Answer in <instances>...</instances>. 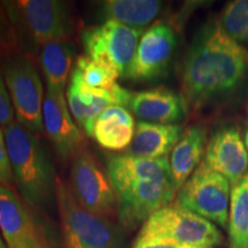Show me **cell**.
Wrapping results in <instances>:
<instances>
[{
    "instance_id": "31",
    "label": "cell",
    "mask_w": 248,
    "mask_h": 248,
    "mask_svg": "<svg viewBox=\"0 0 248 248\" xmlns=\"http://www.w3.org/2000/svg\"><path fill=\"white\" fill-rule=\"evenodd\" d=\"M36 248H48L47 246H42V247H36Z\"/></svg>"
},
{
    "instance_id": "20",
    "label": "cell",
    "mask_w": 248,
    "mask_h": 248,
    "mask_svg": "<svg viewBox=\"0 0 248 248\" xmlns=\"http://www.w3.org/2000/svg\"><path fill=\"white\" fill-rule=\"evenodd\" d=\"M162 7V2L156 0H107L101 2L100 14L105 21L144 30L159 16Z\"/></svg>"
},
{
    "instance_id": "2",
    "label": "cell",
    "mask_w": 248,
    "mask_h": 248,
    "mask_svg": "<svg viewBox=\"0 0 248 248\" xmlns=\"http://www.w3.org/2000/svg\"><path fill=\"white\" fill-rule=\"evenodd\" d=\"M107 175L117 199L121 225L132 230L155 212L171 203L176 195L169 157L141 159L126 153L113 155Z\"/></svg>"
},
{
    "instance_id": "19",
    "label": "cell",
    "mask_w": 248,
    "mask_h": 248,
    "mask_svg": "<svg viewBox=\"0 0 248 248\" xmlns=\"http://www.w3.org/2000/svg\"><path fill=\"white\" fill-rule=\"evenodd\" d=\"M206 146L207 133L201 125L190 126L183 132L169 159L172 182L177 191L200 166Z\"/></svg>"
},
{
    "instance_id": "12",
    "label": "cell",
    "mask_w": 248,
    "mask_h": 248,
    "mask_svg": "<svg viewBox=\"0 0 248 248\" xmlns=\"http://www.w3.org/2000/svg\"><path fill=\"white\" fill-rule=\"evenodd\" d=\"M43 125L60 159L67 160L75 156L82 150L84 137L71 116L62 92L46 90L43 105Z\"/></svg>"
},
{
    "instance_id": "29",
    "label": "cell",
    "mask_w": 248,
    "mask_h": 248,
    "mask_svg": "<svg viewBox=\"0 0 248 248\" xmlns=\"http://www.w3.org/2000/svg\"><path fill=\"white\" fill-rule=\"evenodd\" d=\"M0 248H8L7 245H6V241L4 239V237H2L1 231H0Z\"/></svg>"
},
{
    "instance_id": "27",
    "label": "cell",
    "mask_w": 248,
    "mask_h": 248,
    "mask_svg": "<svg viewBox=\"0 0 248 248\" xmlns=\"http://www.w3.org/2000/svg\"><path fill=\"white\" fill-rule=\"evenodd\" d=\"M0 184L7 186L9 188H13V186L15 185L4 131H2L1 128H0Z\"/></svg>"
},
{
    "instance_id": "22",
    "label": "cell",
    "mask_w": 248,
    "mask_h": 248,
    "mask_svg": "<svg viewBox=\"0 0 248 248\" xmlns=\"http://www.w3.org/2000/svg\"><path fill=\"white\" fill-rule=\"evenodd\" d=\"M229 235L233 248H248V171L231 188Z\"/></svg>"
},
{
    "instance_id": "21",
    "label": "cell",
    "mask_w": 248,
    "mask_h": 248,
    "mask_svg": "<svg viewBox=\"0 0 248 248\" xmlns=\"http://www.w3.org/2000/svg\"><path fill=\"white\" fill-rule=\"evenodd\" d=\"M74 57L75 48L68 40H57L40 47V66L49 91L63 93L67 89Z\"/></svg>"
},
{
    "instance_id": "1",
    "label": "cell",
    "mask_w": 248,
    "mask_h": 248,
    "mask_svg": "<svg viewBox=\"0 0 248 248\" xmlns=\"http://www.w3.org/2000/svg\"><path fill=\"white\" fill-rule=\"evenodd\" d=\"M248 75V51L231 38L221 23L200 31L186 55L182 92L186 106L200 108L232 91Z\"/></svg>"
},
{
    "instance_id": "10",
    "label": "cell",
    "mask_w": 248,
    "mask_h": 248,
    "mask_svg": "<svg viewBox=\"0 0 248 248\" xmlns=\"http://www.w3.org/2000/svg\"><path fill=\"white\" fill-rule=\"evenodd\" d=\"M70 190L83 208L99 216H117V199L113 186L94 157L80 151L74 156L70 170Z\"/></svg>"
},
{
    "instance_id": "7",
    "label": "cell",
    "mask_w": 248,
    "mask_h": 248,
    "mask_svg": "<svg viewBox=\"0 0 248 248\" xmlns=\"http://www.w3.org/2000/svg\"><path fill=\"white\" fill-rule=\"evenodd\" d=\"M137 238L167 239L186 246L207 248L217 246L223 240L221 231L214 223L177 202L170 203L150 216Z\"/></svg>"
},
{
    "instance_id": "17",
    "label": "cell",
    "mask_w": 248,
    "mask_h": 248,
    "mask_svg": "<svg viewBox=\"0 0 248 248\" xmlns=\"http://www.w3.org/2000/svg\"><path fill=\"white\" fill-rule=\"evenodd\" d=\"M135 129V120L128 108L110 106L95 117L85 135L104 150L122 152L131 145Z\"/></svg>"
},
{
    "instance_id": "3",
    "label": "cell",
    "mask_w": 248,
    "mask_h": 248,
    "mask_svg": "<svg viewBox=\"0 0 248 248\" xmlns=\"http://www.w3.org/2000/svg\"><path fill=\"white\" fill-rule=\"evenodd\" d=\"M14 184L30 206H43L57 192L53 163L36 133L14 122L2 129Z\"/></svg>"
},
{
    "instance_id": "11",
    "label": "cell",
    "mask_w": 248,
    "mask_h": 248,
    "mask_svg": "<svg viewBox=\"0 0 248 248\" xmlns=\"http://www.w3.org/2000/svg\"><path fill=\"white\" fill-rule=\"evenodd\" d=\"M175 31L169 24L156 23L144 31L136 51L135 58L123 78L133 82H150L166 73L175 52Z\"/></svg>"
},
{
    "instance_id": "14",
    "label": "cell",
    "mask_w": 248,
    "mask_h": 248,
    "mask_svg": "<svg viewBox=\"0 0 248 248\" xmlns=\"http://www.w3.org/2000/svg\"><path fill=\"white\" fill-rule=\"evenodd\" d=\"M202 162L232 186L238 184L248 169V152L239 130L224 128L214 133L207 142Z\"/></svg>"
},
{
    "instance_id": "32",
    "label": "cell",
    "mask_w": 248,
    "mask_h": 248,
    "mask_svg": "<svg viewBox=\"0 0 248 248\" xmlns=\"http://www.w3.org/2000/svg\"><path fill=\"white\" fill-rule=\"evenodd\" d=\"M195 248H207V247H195Z\"/></svg>"
},
{
    "instance_id": "28",
    "label": "cell",
    "mask_w": 248,
    "mask_h": 248,
    "mask_svg": "<svg viewBox=\"0 0 248 248\" xmlns=\"http://www.w3.org/2000/svg\"><path fill=\"white\" fill-rule=\"evenodd\" d=\"M132 248H195L186 246L172 240L167 239H144V238H137Z\"/></svg>"
},
{
    "instance_id": "18",
    "label": "cell",
    "mask_w": 248,
    "mask_h": 248,
    "mask_svg": "<svg viewBox=\"0 0 248 248\" xmlns=\"http://www.w3.org/2000/svg\"><path fill=\"white\" fill-rule=\"evenodd\" d=\"M179 124H156L138 121L135 135L125 153L141 159L168 156L183 135Z\"/></svg>"
},
{
    "instance_id": "25",
    "label": "cell",
    "mask_w": 248,
    "mask_h": 248,
    "mask_svg": "<svg viewBox=\"0 0 248 248\" xmlns=\"http://www.w3.org/2000/svg\"><path fill=\"white\" fill-rule=\"evenodd\" d=\"M18 38L13 24L6 14L4 7L0 5V60L7 55L18 52Z\"/></svg>"
},
{
    "instance_id": "4",
    "label": "cell",
    "mask_w": 248,
    "mask_h": 248,
    "mask_svg": "<svg viewBox=\"0 0 248 248\" xmlns=\"http://www.w3.org/2000/svg\"><path fill=\"white\" fill-rule=\"evenodd\" d=\"M13 24L18 43L44 46L57 40H68L71 33L69 5L60 0L0 1Z\"/></svg>"
},
{
    "instance_id": "9",
    "label": "cell",
    "mask_w": 248,
    "mask_h": 248,
    "mask_svg": "<svg viewBox=\"0 0 248 248\" xmlns=\"http://www.w3.org/2000/svg\"><path fill=\"white\" fill-rule=\"evenodd\" d=\"M142 33L144 30L104 21L83 30L82 44L85 55L113 68L122 77L135 58Z\"/></svg>"
},
{
    "instance_id": "26",
    "label": "cell",
    "mask_w": 248,
    "mask_h": 248,
    "mask_svg": "<svg viewBox=\"0 0 248 248\" xmlns=\"http://www.w3.org/2000/svg\"><path fill=\"white\" fill-rule=\"evenodd\" d=\"M15 111L12 104L11 97L6 86L4 76H2L1 70H0V126L2 129L7 128L12 123H14Z\"/></svg>"
},
{
    "instance_id": "5",
    "label": "cell",
    "mask_w": 248,
    "mask_h": 248,
    "mask_svg": "<svg viewBox=\"0 0 248 248\" xmlns=\"http://www.w3.org/2000/svg\"><path fill=\"white\" fill-rule=\"evenodd\" d=\"M57 199L66 248H124L123 234L106 217L78 203L64 183L58 181Z\"/></svg>"
},
{
    "instance_id": "30",
    "label": "cell",
    "mask_w": 248,
    "mask_h": 248,
    "mask_svg": "<svg viewBox=\"0 0 248 248\" xmlns=\"http://www.w3.org/2000/svg\"><path fill=\"white\" fill-rule=\"evenodd\" d=\"M245 146L247 148V152H248V129L246 130V132H245Z\"/></svg>"
},
{
    "instance_id": "8",
    "label": "cell",
    "mask_w": 248,
    "mask_h": 248,
    "mask_svg": "<svg viewBox=\"0 0 248 248\" xmlns=\"http://www.w3.org/2000/svg\"><path fill=\"white\" fill-rule=\"evenodd\" d=\"M231 184L203 162L194 170L177 194V203L223 229L229 225Z\"/></svg>"
},
{
    "instance_id": "15",
    "label": "cell",
    "mask_w": 248,
    "mask_h": 248,
    "mask_svg": "<svg viewBox=\"0 0 248 248\" xmlns=\"http://www.w3.org/2000/svg\"><path fill=\"white\" fill-rule=\"evenodd\" d=\"M0 231L8 248L47 246L32 216L17 194L0 184Z\"/></svg>"
},
{
    "instance_id": "23",
    "label": "cell",
    "mask_w": 248,
    "mask_h": 248,
    "mask_svg": "<svg viewBox=\"0 0 248 248\" xmlns=\"http://www.w3.org/2000/svg\"><path fill=\"white\" fill-rule=\"evenodd\" d=\"M120 75L113 68L92 60L88 55H80L76 59L75 66L71 70L70 78L90 88L109 90L117 84Z\"/></svg>"
},
{
    "instance_id": "6",
    "label": "cell",
    "mask_w": 248,
    "mask_h": 248,
    "mask_svg": "<svg viewBox=\"0 0 248 248\" xmlns=\"http://www.w3.org/2000/svg\"><path fill=\"white\" fill-rule=\"evenodd\" d=\"M0 70L13 104L16 122L33 133L44 131V88L32 61L26 54L16 52L0 60Z\"/></svg>"
},
{
    "instance_id": "24",
    "label": "cell",
    "mask_w": 248,
    "mask_h": 248,
    "mask_svg": "<svg viewBox=\"0 0 248 248\" xmlns=\"http://www.w3.org/2000/svg\"><path fill=\"white\" fill-rule=\"evenodd\" d=\"M221 26L237 43H248V0L229 2L221 15Z\"/></svg>"
},
{
    "instance_id": "13",
    "label": "cell",
    "mask_w": 248,
    "mask_h": 248,
    "mask_svg": "<svg viewBox=\"0 0 248 248\" xmlns=\"http://www.w3.org/2000/svg\"><path fill=\"white\" fill-rule=\"evenodd\" d=\"M132 92L115 84L109 90L90 88L69 78L66 100L77 125L86 132L99 114L110 106H128Z\"/></svg>"
},
{
    "instance_id": "16",
    "label": "cell",
    "mask_w": 248,
    "mask_h": 248,
    "mask_svg": "<svg viewBox=\"0 0 248 248\" xmlns=\"http://www.w3.org/2000/svg\"><path fill=\"white\" fill-rule=\"evenodd\" d=\"M128 107L139 121L156 124L177 123L187 109L184 98L166 88L132 92Z\"/></svg>"
}]
</instances>
